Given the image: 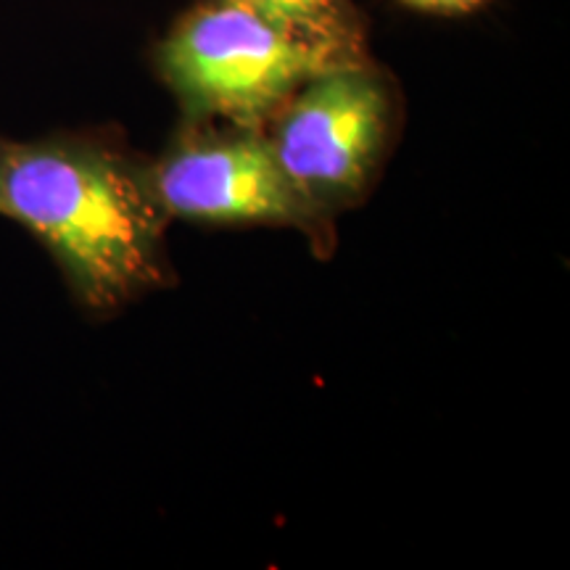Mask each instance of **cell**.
Returning <instances> with one entry per match:
<instances>
[{"instance_id": "obj_1", "label": "cell", "mask_w": 570, "mask_h": 570, "mask_svg": "<svg viewBox=\"0 0 570 570\" xmlns=\"http://www.w3.org/2000/svg\"><path fill=\"white\" fill-rule=\"evenodd\" d=\"M0 214L27 227L53 254L88 309H117L161 283L167 214L148 177L98 142H6Z\"/></svg>"}, {"instance_id": "obj_3", "label": "cell", "mask_w": 570, "mask_h": 570, "mask_svg": "<svg viewBox=\"0 0 570 570\" xmlns=\"http://www.w3.org/2000/svg\"><path fill=\"white\" fill-rule=\"evenodd\" d=\"M389 114V88L367 59L317 71L283 104L269 146L312 212L360 194L386 142Z\"/></svg>"}, {"instance_id": "obj_2", "label": "cell", "mask_w": 570, "mask_h": 570, "mask_svg": "<svg viewBox=\"0 0 570 570\" xmlns=\"http://www.w3.org/2000/svg\"><path fill=\"white\" fill-rule=\"evenodd\" d=\"M336 63L225 0L185 13L159 48L161 77L185 109L244 130H259L309 77Z\"/></svg>"}, {"instance_id": "obj_5", "label": "cell", "mask_w": 570, "mask_h": 570, "mask_svg": "<svg viewBox=\"0 0 570 570\" xmlns=\"http://www.w3.org/2000/svg\"><path fill=\"white\" fill-rule=\"evenodd\" d=\"M248 9L277 30L323 51L327 59L348 63L365 56V35L352 0H225Z\"/></svg>"}, {"instance_id": "obj_6", "label": "cell", "mask_w": 570, "mask_h": 570, "mask_svg": "<svg viewBox=\"0 0 570 570\" xmlns=\"http://www.w3.org/2000/svg\"><path fill=\"white\" fill-rule=\"evenodd\" d=\"M404 3L415 6V9H423V11L462 13V11L479 9V6L487 3V0H404Z\"/></svg>"}, {"instance_id": "obj_7", "label": "cell", "mask_w": 570, "mask_h": 570, "mask_svg": "<svg viewBox=\"0 0 570 570\" xmlns=\"http://www.w3.org/2000/svg\"><path fill=\"white\" fill-rule=\"evenodd\" d=\"M3 146H6V142H3V140H0V156H3Z\"/></svg>"}, {"instance_id": "obj_4", "label": "cell", "mask_w": 570, "mask_h": 570, "mask_svg": "<svg viewBox=\"0 0 570 570\" xmlns=\"http://www.w3.org/2000/svg\"><path fill=\"white\" fill-rule=\"evenodd\" d=\"M167 217L202 223L304 225L315 212L285 180L269 138L235 127L180 142L148 177Z\"/></svg>"}]
</instances>
